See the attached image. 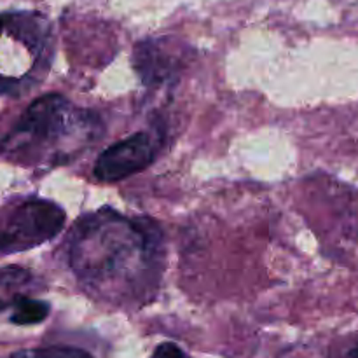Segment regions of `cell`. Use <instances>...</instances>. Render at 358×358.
Segmentation results:
<instances>
[{
  "label": "cell",
  "instance_id": "7a4b0ae2",
  "mask_svg": "<svg viewBox=\"0 0 358 358\" xmlns=\"http://www.w3.org/2000/svg\"><path fill=\"white\" fill-rule=\"evenodd\" d=\"M86 112L72 110L62 94H45L27 108L13 131L3 140L6 150H31L63 142L72 124Z\"/></svg>",
  "mask_w": 358,
  "mask_h": 358
},
{
  "label": "cell",
  "instance_id": "3957f363",
  "mask_svg": "<svg viewBox=\"0 0 358 358\" xmlns=\"http://www.w3.org/2000/svg\"><path fill=\"white\" fill-rule=\"evenodd\" d=\"M65 212L48 199H28L0 220V252L30 250L55 238L65 226Z\"/></svg>",
  "mask_w": 358,
  "mask_h": 358
},
{
  "label": "cell",
  "instance_id": "5b68a950",
  "mask_svg": "<svg viewBox=\"0 0 358 358\" xmlns=\"http://www.w3.org/2000/svg\"><path fill=\"white\" fill-rule=\"evenodd\" d=\"M180 63V51L164 41H145L135 48V70L147 86L177 76Z\"/></svg>",
  "mask_w": 358,
  "mask_h": 358
},
{
  "label": "cell",
  "instance_id": "6da1fadb",
  "mask_svg": "<svg viewBox=\"0 0 358 358\" xmlns=\"http://www.w3.org/2000/svg\"><path fill=\"white\" fill-rule=\"evenodd\" d=\"M70 247V262L79 278L101 283L117 273H129L135 262H152L161 233L152 222L124 219L101 210L77 224Z\"/></svg>",
  "mask_w": 358,
  "mask_h": 358
},
{
  "label": "cell",
  "instance_id": "52a82bcc",
  "mask_svg": "<svg viewBox=\"0 0 358 358\" xmlns=\"http://www.w3.org/2000/svg\"><path fill=\"white\" fill-rule=\"evenodd\" d=\"M10 358H93L86 350L72 348V346H48V348L21 350L10 355Z\"/></svg>",
  "mask_w": 358,
  "mask_h": 358
},
{
  "label": "cell",
  "instance_id": "8fae6325",
  "mask_svg": "<svg viewBox=\"0 0 358 358\" xmlns=\"http://www.w3.org/2000/svg\"><path fill=\"white\" fill-rule=\"evenodd\" d=\"M3 308H6V304H3L2 301H0V310H3Z\"/></svg>",
  "mask_w": 358,
  "mask_h": 358
},
{
  "label": "cell",
  "instance_id": "8992f818",
  "mask_svg": "<svg viewBox=\"0 0 358 358\" xmlns=\"http://www.w3.org/2000/svg\"><path fill=\"white\" fill-rule=\"evenodd\" d=\"M49 315V306L42 301L28 299V297H17L14 303V313L10 317L13 324L17 325H34L45 320Z\"/></svg>",
  "mask_w": 358,
  "mask_h": 358
},
{
  "label": "cell",
  "instance_id": "9c48e42d",
  "mask_svg": "<svg viewBox=\"0 0 358 358\" xmlns=\"http://www.w3.org/2000/svg\"><path fill=\"white\" fill-rule=\"evenodd\" d=\"M152 358H191L184 350L178 348L173 343H163L156 348Z\"/></svg>",
  "mask_w": 358,
  "mask_h": 358
},
{
  "label": "cell",
  "instance_id": "ba28073f",
  "mask_svg": "<svg viewBox=\"0 0 358 358\" xmlns=\"http://www.w3.org/2000/svg\"><path fill=\"white\" fill-rule=\"evenodd\" d=\"M28 273L21 268H6L0 271V283L3 285H16V283L27 282Z\"/></svg>",
  "mask_w": 358,
  "mask_h": 358
},
{
  "label": "cell",
  "instance_id": "277c9868",
  "mask_svg": "<svg viewBox=\"0 0 358 358\" xmlns=\"http://www.w3.org/2000/svg\"><path fill=\"white\" fill-rule=\"evenodd\" d=\"M156 157V145L150 133H136L121 140L100 154L93 175L100 182H117L145 170Z\"/></svg>",
  "mask_w": 358,
  "mask_h": 358
},
{
  "label": "cell",
  "instance_id": "30bf717a",
  "mask_svg": "<svg viewBox=\"0 0 358 358\" xmlns=\"http://www.w3.org/2000/svg\"><path fill=\"white\" fill-rule=\"evenodd\" d=\"M345 358H358V345L353 346V348L346 353Z\"/></svg>",
  "mask_w": 358,
  "mask_h": 358
}]
</instances>
